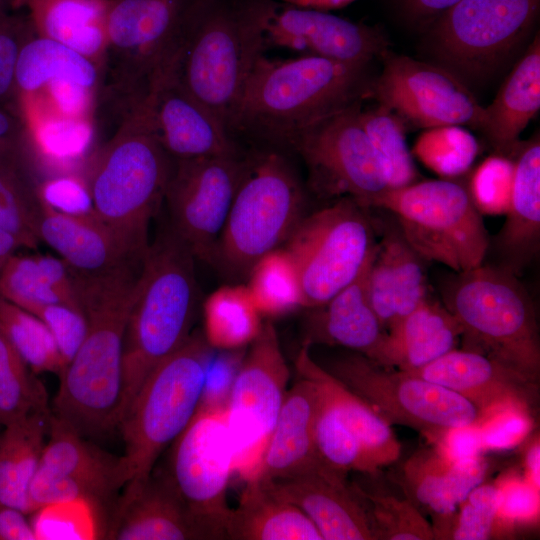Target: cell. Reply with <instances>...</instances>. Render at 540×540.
<instances>
[{"label":"cell","instance_id":"cell-10","mask_svg":"<svg viewBox=\"0 0 540 540\" xmlns=\"http://www.w3.org/2000/svg\"><path fill=\"white\" fill-rule=\"evenodd\" d=\"M302 185L286 159L263 153L245 163L215 258L233 274L249 273L279 248L304 218Z\"/></svg>","mask_w":540,"mask_h":540},{"label":"cell","instance_id":"cell-39","mask_svg":"<svg viewBox=\"0 0 540 540\" xmlns=\"http://www.w3.org/2000/svg\"><path fill=\"white\" fill-rule=\"evenodd\" d=\"M261 316L246 285L222 286L203 304V336L211 348H241L258 336Z\"/></svg>","mask_w":540,"mask_h":540},{"label":"cell","instance_id":"cell-53","mask_svg":"<svg viewBox=\"0 0 540 540\" xmlns=\"http://www.w3.org/2000/svg\"><path fill=\"white\" fill-rule=\"evenodd\" d=\"M39 201L67 215L93 214L94 207L88 182L77 173H58L36 187Z\"/></svg>","mask_w":540,"mask_h":540},{"label":"cell","instance_id":"cell-52","mask_svg":"<svg viewBox=\"0 0 540 540\" xmlns=\"http://www.w3.org/2000/svg\"><path fill=\"white\" fill-rule=\"evenodd\" d=\"M30 312L50 330L66 367L86 336L88 321L85 313L63 303L43 304Z\"/></svg>","mask_w":540,"mask_h":540},{"label":"cell","instance_id":"cell-5","mask_svg":"<svg viewBox=\"0 0 540 540\" xmlns=\"http://www.w3.org/2000/svg\"><path fill=\"white\" fill-rule=\"evenodd\" d=\"M192 0H110L96 108L116 118L142 106L170 75Z\"/></svg>","mask_w":540,"mask_h":540},{"label":"cell","instance_id":"cell-4","mask_svg":"<svg viewBox=\"0 0 540 540\" xmlns=\"http://www.w3.org/2000/svg\"><path fill=\"white\" fill-rule=\"evenodd\" d=\"M368 65L311 55L275 60L263 54L246 82L233 127L291 143L311 124L369 93Z\"/></svg>","mask_w":540,"mask_h":540},{"label":"cell","instance_id":"cell-2","mask_svg":"<svg viewBox=\"0 0 540 540\" xmlns=\"http://www.w3.org/2000/svg\"><path fill=\"white\" fill-rule=\"evenodd\" d=\"M266 44L264 0H192L170 77L230 130Z\"/></svg>","mask_w":540,"mask_h":540},{"label":"cell","instance_id":"cell-57","mask_svg":"<svg viewBox=\"0 0 540 540\" xmlns=\"http://www.w3.org/2000/svg\"><path fill=\"white\" fill-rule=\"evenodd\" d=\"M460 0H395L402 16L418 28L426 29Z\"/></svg>","mask_w":540,"mask_h":540},{"label":"cell","instance_id":"cell-21","mask_svg":"<svg viewBox=\"0 0 540 540\" xmlns=\"http://www.w3.org/2000/svg\"><path fill=\"white\" fill-rule=\"evenodd\" d=\"M410 372L458 393L484 415L507 407L531 413L537 392L536 380L498 360L465 349H454Z\"/></svg>","mask_w":540,"mask_h":540},{"label":"cell","instance_id":"cell-7","mask_svg":"<svg viewBox=\"0 0 540 540\" xmlns=\"http://www.w3.org/2000/svg\"><path fill=\"white\" fill-rule=\"evenodd\" d=\"M211 350L203 335L191 334L144 381L118 427L124 442L123 490L147 480L193 418L205 395Z\"/></svg>","mask_w":540,"mask_h":540},{"label":"cell","instance_id":"cell-22","mask_svg":"<svg viewBox=\"0 0 540 540\" xmlns=\"http://www.w3.org/2000/svg\"><path fill=\"white\" fill-rule=\"evenodd\" d=\"M145 109L155 137L173 161L236 154L229 129L170 76Z\"/></svg>","mask_w":540,"mask_h":540},{"label":"cell","instance_id":"cell-33","mask_svg":"<svg viewBox=\"0 0 540 540\" xmlns=\"http://www.w3.org/2000/svg\"><path fill=\"white\" fill-rule=\"evenodd\" d=\"M109 3L110 0H15L13 9L27 11L36 34L75 50L101 71Z\"/></svg>","mask_w":540,"mask_h":540},{"label":"cell","instance_id":"cell-30","mask_svg":"<svg viewBox=\"0 0 540 540\" xmlns=\"http://www.w3.org/2000/svg\"><path fill=\"white\" fill-rule=\"evenodd\" d=\"M506 220L495 240L502 266L518 275L540 248V141L518 146Z\"/></svg>","mask_w":540,"mask_h":540},{"label":"cell","instance_id":"cell-37","mask_svg":"<svg viewBox=\"0 0 540 540\" xmlns=\"http://www.w3.org/2000/svg\"><path fill=\"white\" fill-rule=\"evenodd\" d=\"M101 71L75 50L34 33L23 45L15 69L16 102L38 95L58 82L78 84L97 93Z\"/></svg>","mask_w":540,"mask_h":540},{"label":"cell","instance_id":"cell-11","mask_svg":"<svg viewBox=\"0 0 540 540\" xmlns=\"http://www.w3.org/2000/svg\"><path fill=\"white\" fill-rule=\"evenodd\" d=\"M540 0H460L426 29L435 64L468 87L487 81L530 34Z\"/></svg>","mask_w":540,"mask_h":540},{"label":"cell","instance_id":"cell-12","mask_svg":"<svg viewBox=\"0 0 540 540\" xmlns=\"http://www.w3.org/2000/svg\"><path fill=\"white\" fill-rule=\"evenodd\" d=\"M235 455L225 402L202 399L196 413L169 446L162 473L204 539H227L231 508L227 488Z\"/></svg>","mask_w":540,"mask_h":540},{"label":"cell","instance_id":"cell-47","mask_svg":"<svg viewBox=\"0 0 540 540\" xmlns=\"http://www.w3.org/2000/svg\"><path fill=\"white\" fill-rule=\"evenodd\" d=\"M40 202L36 188L32 189L20 175L19 167L0 168V229L20 245L35 249Z\"/></svg>","mask_w":540,"mask_h":540},{"label":"cell","instance_id":"cell-59","mask_svg":"<svg viewBox=\"0 0 540 540\" xmlns=\"http://www.w3.org/2000/svg\"><path fill=\"white\" fill-rule=\"evenodd\" d=\"M540 447L539 441H534L527 450L525 456V479L535 488L540 487Z\"/></svg>","mask_w":540,"mask_h":540},{"label":"cell","instance_id":"cell-55","mask_svg":"<svg viewBox=\"0 0 540 540\" xmlns=\"http://www.w3.org/2000/svg\"><path fill=\"white\" fill-rule=\"evenodd\" d=\"M500 490L498 521L506 524L535 521L539 515V489L524 477L497 481Z\"/></svg>","mask_w":540,"mask_h":540},{"label":"cell","instance_id":"cell-36","mask_svg":"<svg viewBox=\"0 0 540 540\" xmlns=\"http://www.w3.org/2000/svg\"><path fill=\"white\" fill-rule=\"evenodd\" d=\"M28 140L41 162L58 173H76L92 150V117H70L33 102L17 104Z\"/></svg>","mask_w":540,"mask_h":540},{"label":"cell","instance_id":"cell-15","mask_svg":"<svg viewBox=\"0 0 540 540\" xmlns=\"http://www.w3.org/2000/svg\"><path fill=\"white\" fill-rule=\"evenodd\" d=\"M289 378L290 370L275 327L266 321L235 374L225 401L235 471L245 481L258 475Z\"/></svg>","mask_w":540,"mask_h":540},{"label":"cell","instance_id":"cell-34","mask_svg":"<svg viewBox=\"0 0 540 540\" xmlns=\"http://www.w3.org/2000/svg\"><path fill=\"white\" fill-rule=\"evenodd\" d=\"M233 540H323L308 516L260 478L246 481L226 525Z\"/></svg>","mask_w":540,"mask_h":540},{"label":"cell","instance_id":"cell-27","mask_svg":"<svg viewBox=\"0 0 540 540\" xmlns=\"http://www.w3.org/2000/svg\"><path fill=\"white\" fill-rule=\"evenodd\" d=\"M423 261L397 224L386 228L377 241L369 269L368 294L386 332L428 296Z\"/></svg>","mask_w":540,"mask_h":540},{"label":"cell","instance_id":"cell-29","mask_svg":"<svg viewBox=\"0 0 540 540\" xmlns=\"http://www.w3.org/2000/svg\"><path fill=\"white\" fill-rule=\"evenodd\" d=\"M374 253L375 249L350 284L325 304L311 308L304 344L341 346L373 361L376 359L387 332L375 314L368 294V275Z\"/></svg>","mask_w":540,"mask_h":540},{"label":"cell","instance_id":"cell-32","mask_svg":"<svg viewBox=\"0 0 540 540\" xmlns=\"http://www.w3.org/2000/svg\"><path fill=\"white\" fill-rule=\"evenodd\" d=\"M540 110V37H533L496 97L484 107L483 131L501 155L515 154L519 136Z\"/></svg>","mask_w":540,"mask_h":540},{"label":"cell","instance_id":"cell-51","mask_svg":"<svg viewBox=\"0 0 540 540\" xmlns=\"http://www.w3.org/2000/svg\"><path fill=\"white\" fill-rule=\"evenodd\" d=\"M34 33L27 16L0 11V107L16 103L15 69L18 55Z\"/></svg>","mask_w":540,"mask_h":540},{"label":"cell","instance_id":"cell-62","mask_svg":"<svg viewBox=\"0 0 540 540\" xmlns=\"http://www.w3.org/2000/svg\"><path fill=\"white\" fill-rule=\"evenodd\" d=\"M18 150L0 142V168L19 167Z\"/></svg>","mask_w":540,"mask_h":540},{"label":"cell","instance_id":"cell-17","mask_svg":"<svg viewBox=\"0 0 540 540\" xmlns=\"http://www.w3.org/2000/svg\"><path fill=\"white\" fill-rule=\"evenodd\" d=\"M124 485L120 456L100 449L51 412L46 443L29 488L30 514L77 501L100 510L112 505Z\"/></svg>","mask_w":540,"mask_h":540},{"label":"cell","instance_id":"cell-14","mask_svg":"<svg viewBox=\"0 0 540 540\" xmlns=\"http://www.w3.org/2000/svg\"><path fill=\"white\" fill-rule=\"evenodd\" d=\"M368 209L350 197L304 216L287 240L301 284L303 307L325 304L350 284L377 240Z\"/></svg>","mask_w":540,"mask_h":540},{"label":"cell","instance_id":"cell-23","mask_svg":"<svg viewBox=\"0 0 540 540\" xmlns=\"http://www.w3.org/2000/svg\"><path fill=\"white\" fill-rule=\"evenodd\" d=\"M488 467L481 456L454 461L436 448H422L404 463L400 485L406 497L431 516L436 539H450L457 508L484 481Z\"/></svg>","mask_w":540,"mask_h":540},{"label":"cell","instance_id":"cell-54","mask_svg":"<svg viewBox=\"0 0 540 540\" xmlns=\"http://www.w3.org/2000/svg\"><path fill=\"white\" fill-rule=\"evenodd\" d=\"M531 426V413L515 407L494 411L477 425L483 450L511 448L528 435Z\"/></svg>","mask_w":540,"mask_h":540},{"label":"cell","instance_id":"cell-24","mask_svg":"<svg viewBox=\"0 0 540 540\" xmlns=\"http://www.w3.org/2000/svg\"><path fill=\"white\" fill-rule=\"evenodd\" d=\"M346 475L327 470L263 481L302 510L323 540H373L365 508Z\"/></svg>","mask_w":540,"mask_h":540},{"label":"cell","instance_id":"cell-9","mask_svg":"<svg viewBox=\"0 0 540 540\" xmlns=\"http://www.w3.org/2000/svg\"><path fill=\"white\" fill-rule=\"evenodd\" d=\"M370 208L390 212L424 261L442 263L456 273L483 263L490 239L467 188L447 179L387 188Z\"/></svg>","mask_w":540,"mask_h":540},{"label":"cell","instance_id":"cell-43","mask_svg":"<svg viewBox=\"0 0 540 540\" xmlns=\"http://www.w3.org/2000/svg\"><path fill=\"white\" fill-rule=\"evenodd\" d=\"M0 329L35 373H55L65 368L53 335L31 312L0 296Z\"/></svg>","mask_w":540,"mask_h":540},{"label":"cell","instance_id":"cell-40","mask_svg":"<svg viewBox=\"0 0 540 540\" xmlns=\"http://www.w3.org/2000/svg\"><path fill=\"white\" fill-rule=\"evenodd\" d=\"M359 117L387 188L417 182L419 173L406 142L405 122L379 103L368 110L361 109Z\"/></svg>","mask_w":540,"mask_h":540},{"label":"cell","instance_id":"cell-44","mask_svg":"<svg viewBox=\"0 0 540 540\" xmlns=\"http://www.w3.org/2000/svg\"><path fill=\"white\" fill-rule=\"evenodd\" d=\"M51 410L44 384L0 329V423Z\"/></svg>","mask_w":540,"mask_h":540},{"label":"cell","instance_id":"cell-63","mask_svg":"<svg viewBox=\"0 0 540 540\" xmlns=\"http://www.w3.org/2000/svg\"><path fill=\"white\" fill-rule=\"evenodd\" d=\"M15 0H0V11H9L13 9V3Z\"/></svg>","mask_w":540,"mask_h":540},{"label":"cell","instance_id":"cell-1","mask_svg":"<svg viewBox=\"0 0 540 540\" xmlns=\"http://www.w3.org/2000/svg\"><path fill=\"white\" fill-rule=\"evenodd\" d=\"M141 264L94 276L71 270L88 329L59 376L51 412L85 438L119 427L124 339Z\"/></svg>","mask_w":540,"mask_h":540},{"label":"cell","instance_id":"cell-8","mask_svg":"<svg viewBox=\"0 0 540 540\" xmlns=\"http://www.w3.org/2000/svg\"><path fill=\"white\" fill-rule=\"evenodd\" d=\"M462 328L465 350L498 360L537 380L540 341L532 300L517 275L499 265L456 273L444 289Z\"/></svg>","mask_w":540,"mask_h":540},{"label":"cell","instance_id":"cell-64","mask_svg":"<svg viewBox=\"0 0 540 540\" xmlns=\"http://www.w3.org/2000/svg\"><path fill=\"white\" fill-rule=\"evenodd\" d=\"M2 427H3V426H2L1 423H0V431H1V428H2Z\"/></svg>","mask_w":540,"mask_h":540},{"label":"cell","instance_id":"cell-28","mask_svg":"<svg viewBox=\"0 0 540 540\" xmlns=\"http://www.w3.org/2000/svg\"><path fill=\"white\" fill-rule=\"evenodd\" d=\"M109 538L117 540H200L204 536L162 472L123 490Z\"/></svg>","mask_w":540,"mask_h":540},{"label":"cell","instance_id":"cell-26","mask_svg":"<svg viewBox=\"0 0 540 540\" xmlns=\"http://www.w3.org/2000/svg\"><path fill=\"white\" fill-rule=\"evenodd\" d=\"M38 232L40 240L81 275H103L143 260L134 257L95 213L67 215L40 202Z\"/></svg>","mask_w":540,"mask_h":540},{"label":"cell","instance_id":"cell-50","mask_svg":"<svg viewBox=\"0 0 540 540\" xmlns=\"http://www.w3.org/2000/svg\"><path fill=\"white\" fill-rule=\"evenodd\" d=\"M500 490L495 483H481L460 503L450 539H489L498 522Z\"/></svg>","mask_w":540,"mask_h":540},{"label":"cell","instance_id":"cell-35","mask_svg":"<svg viewBox=\"0 0 540 540\" xmlns=\"http://www.w3.org/2000/svg\"><path fill=\"white\" fill-rule=\"evenodd\" d=\"M309 347L303 344L296 356L295 368L299 376L316 381L327 391L376 471L396 462L401 453V444L391 424L319 366L311 358Z\"/></svg>","mask_w":540,"mask_h":540},{"label":"cell","instance_id":"cell-16","mask_svg":"<svg viewBox=\"0 0 540 540\" xmlns=\"http://www.w3.org/2000/svg\"><path fill=\"white\" fill-rule=\"evenodd\" d=\"M360 112L358 101L311 124L290 144L302 156L317 195L350 197L370 208L387 186L360 123Z\"/></svg>","mask_w":540,"mask_h":540},{"label":"cell","instance_id":"cell-38","mask_svg":"<svg viewBox=\"0 0 540 540\" xmlns=\"http://www.w3.org/2000/svg\"><path fill=\"white\" fill-rule=\"evenodd\" d=\"M51 410L35 412L0 431V504L30 515L29 488L46 443Z\"/></svg>","mask_w":540,"mask_h":540},{"label":"cell","instance_id":"cell-19","mask_svg":"<svg viewBox=\"0 0 540 540\" xmlns=\"http://www.w3.org/2000/svg\"><path fill=\"white\" fill-rule=\"evenodd\" d=\"M369 93L418 128L468 125L480 129L484 107L470 88L440 65L404 55L388 54Z\"/></svg>","mask_w":540,"mask_h":540},{"label":"cell","instance_id":"cell-56","mask_svg":"<svg viewBox=\"0 0 540 540\" xmlns=\"http://www.w3.org/2000/svg\"><path fill=\"white\" fill-rule=\"evenodd\" d=\"M442 454L454 461L480 456L483 450L477 426L452 428L434 441Z\"/></svg>","mask_w":540,"mask_h":540},{"label":"cell","instance_id":"cell-45","mask_svg":"<svg viewBox=\"0 0 540 540\" xmlns=\"http://www.w3.org/2000/svg\"><path fill=\"white\" fill-rule=\"evenodd\" d=\"M351 486L365 508L373 539H436L431 523L407 497L399 499L369 492L358 484Z\"/></svg>","mask_w":540,"mask_h":540},{"label":"cell","instance_id":"cell-41","mask_svg":"<svg viewBox=\"0 0 540 540\" xmlns=\"http://www.w3.org/2000/svg\"><path fill=\"white\" fill-rule=\"evenodd\" d=\"M310 380L317 390L314 432L322 461L331 469L344 474L357 471L375 475L378 471L368 460L359 440L343 419L330 395L320 384Z\"/></svg>","mask_w":540,"mask_h":540},{"label":"cell","instance_id":"cell-58","mask_svg":"<svg viewBox=\"0 0 540 540\" xmlns=\"http://www.w3.org/2000/svg\"><path fill=\"white\" fill-rule=\"evenodd\" d=\"M0 540H37L28 514L16 507L0 504Z\"/></svg>","mask_w":540,"mask_h":540},{"label":"cell","instance_id":"cell-42","mask_svg":"<svg viewBox=\"0 0 540 540\" xmlns=\"http://www.w3.org/2000/svg\"><path fill=\"white\" fill-rule=\"evenodd\" d=\"M248 274L246 287L261 315L280 316L303 307L299 275L285 248L262 256Z\"/></svg>","mask_w":540,"mask_h":540},{"label":"cell","instance_id":"cell-31","mask_svg":"<svg viewBox=\"0 0 540 540\" xmlns=\"http://www.w3.org/2000/svg\"><path fill=\"white\" fill-rule=\"evenodd\" d=\"M461 335L455 316L427 296L387 332L374 361L414 371L456 349Z\"/></svg>","mask_w":540,"mask_h":540},{"label":"cell","instance_id":"cell-13","mask_svg":"<svg viewBox=\"0 0 540 540\" xmlns=\"http://www.w3.org/2000/svg\"><path fill=\"white\" fill-rule=\"evenodd\" d=\"M390 424L420 431L433 442L449 429L477 426L485 415L458 393L356 352L326 369Z\"/></svg>","mask_w":540,"mask_h":540},{"label":"cell","instance_id":"cell-6","mask_svg":"<svg viewBox=\"0 0 540 540\" xmlns=\"http://www.w3.org/2000/svg\"><path fill=\"white\" fill-rule=\"evenodd\" d=\"M173 160L142 107L122 120L93 162L88 185L95 214L142 260L151 219L164 201Z\"/></svg>","mask_w":540,"mask_h":540},{"label":"cell","instance_id":"cell-20","mask_svg":"<svg viewBox=\"0 0 540 540\" xmlns=\"http://www.w3.org/2000/svg\"><path fill=\"white\" fill-rule=\"evenodd\" d=\"M266 43L303 55L369 64L387 52L388 42L378 30L324 10L264 0Z\"/></svg>","mask_w":540,"mask_h":540},{"label":"cell","instance_id":"cell-49","mask_svg":"<svg viewBox=\"0 0 540 540\" xmlns=\"http://www.w3.org/2000/svg\"><path fill=\"white\" fill-rule=\"evenodd\" d=\"M514 160L505 155L487 157L474 171L467 189L481 215L507 212L513 185Z\"/></svg>","mask_w":540,"mask_h":540},{"label":"cell","instance_id":"cell-60","mask_svg":"<svg viewBox=\"0 0 540 540\" xmlns=\"http://www.w3.org/2000/svg\"><path fill=\"white\" fill-rule=\"evenodd\" d=\"M279 1L281 3L292 5V6L327 11V10L346 6L355 0H279Z\"/></svg>","mask_w":540,"mask_h":540},{"label":"cell","instance_id":"cell-48","mask_svg":"<svg viewBox=\"0 0 540 540\" xmlns=\"http://www.w3.org/2000/svg\"><path fill=\"white\" fill-rule=\"evenodd\" d=\"M0 296L29 312L43 304H65L45 280L35 255L9 258L0 270Z\"/></svg>","mask_w":540,"mask_h":540},{"label":"cell","instance_id":"cell-46","mask_svg":"<svg viewBox=\"0 0 540 540\" xmlns=\"http://www.w3.org/2000/svg\"><path fill=\"white\" fill-rule=\"evenodd\" d=\"M479 152L476 138L460 125L425 129L411 150L424 166L444 178L466 173Z\"/></svg>","mask_w":540,"mask_h":540},{"label":"cell","instance_id":"cell-18","mask_svg":"<svg viewBox=\"0 0 540 540\" xmlns=\"http://www.w3.org/2000/svg\"><path fill=\"white\" fill-rule=\"evenodd\" d=\"M244 165L236 154L173 161L164 196L170 228L195 258H215Z\"/></svg>","mask_w":540,"mask_h":540},{"label":"cell","instance_id":"cell-25","mask_svg":"<svg viewBox=\"0 0 540 540\" xmlns=\"http://www.w3.org/2000/svg\"><path fill=\"white\" fill-rule=\"evenodd\" d=\"M316 404L315 384L300 376L287 389L256 478L279 480L333 470L322 461L317 450Z\"/></svg>","mask_w":540,"mask_h":540},{"label":"cell","instance_id":"cell-61","mask_svg":"<svg viewBox=\"0 0 540 540\" xmlns=\"http://www.w3.org/2000/svg\"><path fill=\"white\" fill-rule=\"evenodd\" d=\"M19 247L11 235L0 229V270Z\"/></svg>","mask_w":540,"mask_h":540},{"label":"cell","instance_id":"cell-3","mask_svg":"<svg viewBox=\"0 0 540 540\" xmlns=\"http://www.w3.org/2000/svg\"><path fill=\"white\" fill-rule=\"evenodd\" d=\"M194 258L170 227L143 258L124 339L120 421L150 373L191 336Z\"/></svg>","mask_w":540,"mask_h":540}]
</instances>
